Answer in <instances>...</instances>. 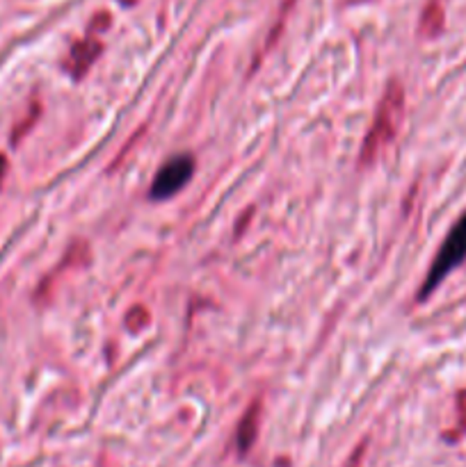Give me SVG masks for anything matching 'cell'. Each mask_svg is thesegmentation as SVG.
I'll return each mask as SVG.
<instances>
[{
	"label": "cell",
	"instance_id": "8992f818",
	"mask_svg": "<svg viewBox=\"0 0 466 467\" xmlns=\"http://www.w3.org/2000/svg\"><path fill=\"white\" fill-rule=\"evenodd\" d=\"M457 411H460V424L466 429V390L457 395Z\"/></svg>",
	"mask_w": 466,
	"mask_h": 467
},
{
	"label": "cell",
	"instance_id": "3957f363",
	"mask_svg": "<svg viewBox=\"0 0 466 467\" xmlns=\"http://www.w3.org/2000/svg\"><path fill=\"white\" fill-rule=\"evenodd\" d=\"M195 158L190 153L171 155L165 160V165L155 171L154 183H151V199L154 201H167L174 194L183 190L190 183L192 174H195Z\"/></svg>",
	"mask_w": 466,
	"mask_h": 467
},
{
	"label": "cell",
	"instance_id": "6da1fadb",
	"mask_svg": "<svg viewBox=\"0 0 466 467\" xmlns=\"http://www.w3.org/2000/svg\"><path fill=\"white\" fill-rule=\"evenodd\" d=\"M404 114V92L400 83H391L384 92L382 103L378 105V114H375L373 128L368 130L363 149L359 153V167L370 165L379 155V151L398 135L400 121Z\"/></svg>",
	"mask_w": 466,
	"mask_h": 467
},
{
	"label": "cell",
	"instance_id": "5b68a950",
	"mask_svg": "<svg viewBox=\"0 0 466 467\" xmlns=\"http://www.w3.org/2000/svg\"><path fill=\"white\" fill-rule=\"evenodd\" d=\"M259 413H261L259 404L249 406L247 413H245L243 420H240L238 433H236V442H238L240 454L247 452L249 447L256 442V433H259Z\"/></svg>",
	"mask_w": 466,
	"mask_h": 467
},
{
	"label": "cell",
	"instance_id": "277c9868",
	"mask_svg": "<svg viewBox=\"0 0 466 467\" xmlns=\"http://www.w3.org/2000/svg\"><path fill=\"white\" fill-rule=\"evenodd\" d=\"M101 51H104V44H101L99 39L87 37L83 42H78L76 46L71 48V55H69V69H71L73 78L83 76V73L92 67L94 60L101 55Z\"/></svg>",
	"mask_w": 466,
	"mask_h": 467
},
{
	"label": "cell",
	"instance_id": "7a4b0ae2",
	"mask_svg": "<svg viewBox=\"0 0 466 467\" xmlns=\"http://www.w3.org/2000/svg\"><path fill=\"white\" fill-rule=\"evenodd\" d=\"M464 260H466V212L457 219V224L451 228L448 237H445L444 244L439 247L437 258L432 260L430 272H428L423 285H420L419 301L430 297V294L439 288L441 283H444V278Z\"/></svg>",
	"mask_w": 466,
	"mask_h": 467
},
{
	"label": "cell",
	"instance_id": "52a82bcc",
	"mask_svg": "<svg viewBox=\"0 0 466 467\" xmlns=\"http://www.w3.org/2000/svg\"><path fill=\"white\" fill-rule=\"evenodd\" d=\"M7 171V158L5 155H0V183H3V176H5Z\"/></svg>",
	"mask_w": 466,
	"mask_h": 467
},
{
	"label": "cell",
	"instance_id": "ba28073f",
	"mask_svg": "<svg viewBox=\"0 0 466 467\" xmlns=\"http://www.w3.org/2000/svg\"><path fill=\"white\" fill-rule=\"evenodd\" d=\"M121 3H129V5H130V3H135V0H121Z\"/></svg>",
	"mask_w": 466,
	"mask_h": 467
}]
</instances>
